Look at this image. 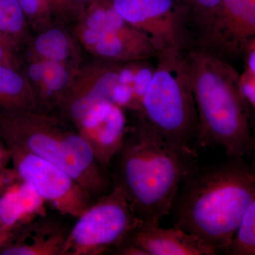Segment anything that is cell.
<instances>
[{
	"instance_id": "obj_13",
	"label": "cell",
	"mask_w": 255,
	"mask_h": 255,
	"mask_svg": "<svg viewBox=\"0 0 255 255\" xmlns=\"http://www.w3.org/2000/svg\"><path fill=\"white\" fill-rule=\"evenodd\" d=\"M125 109L110 102L96 106L73 126L87 142L98 162L110 170L128 127Z\"/></svg>"
},
{
	"instance_id": "obj_21",
	"label": "cell",
	"mask_w": 255,
	"mask_h": 255,
	"mask_svg": "<svg viewBox=\"0 0 255 255\" xmlns=\"http://www.w3.org/2000/svg\"><path fill=\"white\" fill-rule=\"evenodd\" d=\"M31 31L38 33L55 25L43 0H18Z\"/></svg>"
},
{
	"instance_id": "obj_28",
	"label": "cell",
	"mask_w": 255,
	"mask_h": 255,
	"mask_svg": "<svg viewBox=\"0 0 255 255\" xmlns=\"http://www.w3.org/2000/svg\"><path fill=\"white\" fill-rule=\"evenodd\" d=\"M95 1H97V0H73L78 16L81 14L84 10L86 9L89 5L91 4L92 3Z\"/></svg>"
},
{
	"instance_id": "obj_7",
	"label": "cell",
	"mask_w": 255,
	"mask_h": 255,
	"mask_svg": "<svg viewBox=\"0 0 255 255\" xmlns=\"http://www.w3.org/2000/svg\"><path fill=\"white\" fill-rule=\"evenodd\" d=\"M140 224L122 191L114 187L75 219L62 255H112Z\"/></svg>"
},
{
	"instance_id": "obj_15",
	"label": "cell",
	"mask_w": 255,
	"mask_h": 255,
	"mask_svg": "<svg viewBox=\"0 0 255 255\" xmlns=\"http://www.w3.org/2000/svg\"><path fill=\"white\" fill-rule=\"evenodd\" d=\"M126 240L145 255H217L196 236L174 226L165 229L159 226L140 224Z\"/></svg>"
},
{
	"instance_id": "obj_17",
	"label": "cell",
	"mask_w": 255,
	"mask_h": 255,
	"mask_svg": "<svg viewBox=\"0 0 255 255\" xmlns=\"http://www.w3.org/2000/svg\"><path fill=\"white\" fill-rule=\"evenodd\" d=\"M46 204L34 188L21 178L0 191L2 241L10 230L46 213Z\"/></svg>"
},
{
	"instance_id": "obj_29",
	"label": "cell",
	"mask_w": 255,
	"mask_h": 255,
	"mask_svg": "<svg viewBox=\"0 0 255 255\" xmlns=\"http://www.w3.org/2000/svg\"><path fill=\"white\" fill-rule=\"evenodd\" d=\"M2 233H1V226H0V246H1V242H2Z\"/></svg>"
},
{
	"instance_id": "obj_1",
	"label": "cell",
	"mask_w": 255,
	"mask_h": 255,
	"mask_svg": "<svg viewBox=\"0 0 255 255\" xmlns=\"http://www.w3.org/2000/svg\"><path fill=\"white\" fill-rule=\"evenodd\" d=\"M255 195V166L244 158L196 167L183 179L169 214L174 227L196 236L216 254L232 243Z\"/></svg>"
},
{
	"instance_id": "obj_14",
	"label": "cell",
	"mask_w": 255,
	"mask_h": 255,
	"mask_svg": "<svg viewBox=\"0 0 255 255\" xmlns=\"http://www.w3.org/2000/svg\"><path fill=\"white\" fill-rule=\"evenodd\" d=\"M78 69L46 60L24 59L21 71L31 85L38 112L50 114L55 110Z\"/></svg>"
},
{
	"instance_id": "obj_10",
	"label": "cell",
	"mask_w": 255,
	"mask_h": 255,
	"mask_svg": "<svg viewBox=\"0 0 255 255\" xmlns=\"http://www.w3.org/2000/svg\"><path fill=\"white\" fill-rule=\"evenodd\" d=\"M116 11L147 36L159 53L190 43L181 0H110Z\"/></svg>"
},
{
	"instance_id": "obj_24",
	"label": "cell",
	"mask_w": 255,
	"mask_h": 255,
	"mask_svg": "<svg viewBox=\"0 0 255 255\" xmlns=\"http://www.w3.org/2000/svg\"><path fill=\"white\" fill-rule=\"evenodd\" d=\"M11 162V152L3 137L0 135V191L19 179L14 169L8 168Z\"/></svg>"
},
{
	"instance_id": "obj_2",
	"label": "cell",
	"mask_w": 255,
	"mask_h": 255,
	"mask_svg": "<svg viewBox=\"0 0 255 255\" xmlns=\"http://www.w3.org/2000/svg\"><path fill=\"white\" fill-rule=\"evenodd\" d=\"M128 114V127L111 164L113 187L122 191L142 225L159 226L195 164L182 158L141 111Z\"/></svg>"
},
{
	"instance_id": "obj_19",
	"label": "cell",
	"mask_w": 255,
	"mask_h": 255,
	"mask_svg": "<svg viewBox=\"0 0 255 255\" xmlns=\"http://www.w3.org/2000/svg\"><path fill=\"white\" fill-rule=\"evenodd\" d=\"M0 32L21 48L29 41L31 28L18 0H0Z\"/></svg>"
},
{
	"instance_id": "obj_22",
	"label": "cell",
	"mask_w": 255,
	"mask_h": 255,
	"mask_svg": "<svg viewBox=\"0 0 255 255\" xmlns=\"http://www.w3.org/2000/svg\"><path fill=\"white\" fill-rule=\"evenodd\" d=\"M21 49L12 38L0 32V66L21 70L24 62Z\"/></svg>"
},
{
	"instance_id": "obj_25",
	"label": "cell",
	"mask_w": 255,
	"mask_h": 255,
	"mask_svg": "<svg viewBox=\"0 0 255 255\" xmlns=\"http://www.w3.org/2000/svg\"><path fill=\"white\" fill-rule=\"evenodd\" d=\"M241 83L250 110H255V73L245 69L244 73L241 75Z\"/></svg>"
},
{
	"instance_id": "obj_4",
	"label": "cell",
	"mask_w": 255,
	"mask_h": 255,
	"mask_svg": "<svg viewBox=\"0 0 255 255\" xmlns=\"http://www.w3.org/2000/svg\"><path fill=\"white\" fill-rule=\"evenodd\" d=\"M0 135L6 143L54 164L97 199L113 189L110 170L98 162L77 129L54 114H0Z\"/></svg>"
},
{
	"instance_id": "obj_16",
	"label": "cell",
	"mask_w": 255,
	"mask_h": 255,
	"mask_svg": "<svg viewBox=\"0 0 255 255\" xmlns=\"http://www.w3.org/2000/svg\"><path fill=\"white\" fill-rule=\"evenodd\" d=\"M24 59L46 60L79 68L82 65V46L73 33L53 25L31 36Z\"/></svg>"
},
{
	"instance_id": "obj_26",
	"label": "cell",
	"mask_w": 255,
	"mask_h": 255,
	"mask_svg": "<svg viewBox=\"0 0 255 255\" xmlns=\"http://www.w3.org/2000/svg\"><path fill=\"white\" fill-rule=\"evenodd\" d=\"M243 57L246 60V68L255 73V38L248 43Z\"/></svg>"
},
{
	"instance_id": "obj_5",
	"label": "cell",
	"mask_w": 255,
	"mask_h": 255,
	"mask_svg": "<svg viewBox=\"0 0 255 255\" xmlns=\"http://www.w3.org/2000/svg\"><path fill=\"white\" fill-rule=\"evenodd\" d=\"M156 59L140 111L182 158L195 164L200 147L199 118L182 50L168 48Z\"/></svg>"
},
{
	"instance_id": "obj_20",
	"label": "cell",
	"mask_w": 255,
	"mask_h": 255,
	"mask_svg": "<svg viewBox=\"0 0 255 255\" xmlns=\"http://www.w3.org/2000/svg\"><path fill=\"white\" fill-rule=\"evenodd\" d=\"M226 254L255 255V195Z\"/></svg>"
},
{
	"instance_id": "obj_12",
	"label": "cell",
	"mask_w": 255,
	"mask_h": 255,
	"mask_svg": "<svg viewBox=\"0 0 255 255\" xmlns=\"http://www.w3.org/2000/svg\"><path fill=\"white\" fill-rule=\"evenodd\" d=\"M75 219L40 214L10 230L0 246V255H62Z\"/></svg>"
},
{
	"instance_id": "obj_23",
	"label": "cell",
	"mask_w": 255,
	"mask_h": 255,
	"mask_svg": "<svg viewBox=\"0 0 255 255\" xmlns=\"http://www.w3.org/2000/svg\"><path fill=\"white\" fill-rule=\"evenodd\" d=\"M49 10L55 24L64 26L78 18L73 0H43Z\"/></svg>"
},
{
	"instance_id": "obj_3",
	"label": "cell",
	"mask_w": 255,
	"mask_h": 255,
	"mask_svg": "<svg viewBox=\"0 0 255 255\" xmlns=\"http://www.w3.org/2000/svg\"><path fill=\"white\" fill-rule=\"evenodd\" d=\"M199 118L200 147L219 146L228 157L251 155L250 108L232 64L195 45L182 49Z\"/></svg>"
},
{
	"instance_id": "obj_9",
	"label": "cell",
	"mask_w": 255,
	"mask_h": 255,
	"mask_svg": "<svg viewBox=\"0 0 255 255\" xmlns=\"http://www.w3.org/2000/svg\"><path fill=\"white\" fill-rule=\"evenodd\" d=\"M6 145L18 177L31 184L57 212L76 219L98 200L54 164L16 146Z\"/></svg>"
},
{
	"instance_id": "obj_6",
	"label": "cell",
	"mask_w": 255,
	"mask_h": 255,
	"mask_svg": "<svg viewBox=\"0 0 255 255\" xmlns=\"http://www.w3.org/2000/svg\"><path fill=\"white\" fill-rule=\"evenodd\" d=\"M74 23V36L97 59L128 63L158 56L152 41L128 23L110 0L94 1Z\"/></svg>"
},
{
	"instance_id": "obj_27",
	"label": "cell",
	"mask_w": 255,
	"mask_h": 255,
	"mask_svg": "<svg viewBox=\"0 0 255 255\" xmlns=\"http://www.w3.org/2000/svg\"><path fill=\"white\" fill-rule=\"evenodd\" d=\"M250 126L252 137V150L249 157L253 158L251 164L255 166V110H250Z\"/></svg>"
},
{
	"instance_id": "obj_18",
	"label": "cell",
	"mask_w": 255,
	"mask_h": 255,
	"mask_svg": "<svg viewBox=\"0 0 255 255\" xmlns=\"http://www.w3.org/2000/svg\"><path fill=\"white\" fill-rule=\"evenodd\" d=\"M38 111L34 95L21 70L0 66V114Z\"/></svg>"
},
{
	"instance_id": "obj_8",
	"label": "cell",
	"mask_w": 255,
	"mask_h": 255,
	"mask_svg": "<svg viewBox=\"0 0 255 255\" xmlns=\"http://www.w3.org/2000/svg\"><path fill=\"white\" fill-rule=\"evenodd\" d=\"M135 66L97 59L81 65L71 85L51 114L75 125L99 104L114 102V95L122 85L133 87Z\"/></svg>"
},
{
	"instance_id": "obj_11",
	"label": "cell",
	"mask_w": 255,
	"mask_h": 255,
	"mask_svg": "<svg viewBox=\"0 0 255 255\" xmlns=\"http://www.w3.org/2000/svg\"><path fill=\"white\" fill-rule=\"evenodd\" d=\"M255 38V0H223L209 26L191 45L231 63Z\"/></svg>"
}]
</instances>
